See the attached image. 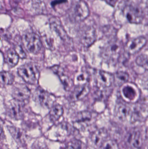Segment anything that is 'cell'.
Masks as SVG:
<instances>
[{"label": "cell", "mask_w": 148, "mask_h": 149, "mask_svg": "<svg viewBox=\"0 0 148 149\" xmlns=\"http://www.w3.org/2000/svg\"><path fill=\"white\" fill-rule=\"evenodd\" d=\"M123 17L128 22L133 24H140L143 19V12L141 7L134 3L123 1L120 8Z\"/></svg>", "instance_id": "1"}, {"label": "cell", "mask_w": 148, "mask_h": 149, "mask_svg": "<svg viewBox=\"0 0 148 149\" xmlns=\"http://www.w3.org/2000/svg\"><path fill=\"white\" fill-rule=\"evenodd\" d=\"M90 14L87 3L83 0H78L73 4L70 12V17L73 22H81L86 20Z\"/></svg>", "instance_id": "2"}, {"label": "cell", "mask_w": 148, "mask_h": 149, "mask_svg": "<svg viewBox=\"0 0 148 149\" xmlns=\"http://www.w3.org/2000/svg\"><path fill=\"white\" fill-rule=\"evenodd\" d=\"M122 51V46L117 40H113L108 43L103 50V56L107 62L116 63L119 59Z\"/></svg>", "instance_id": "3"}, {"label": "cell", "mask_w": 148, "mask_h": 149, "mask_svg": "<svg viewBox=\"0 0 148 149\" xmlns=\"http://www.w3.org/2000/svg\"><path fill=\"white\" fill-rule=\"evenodd\" d=\"M39 71L32 63L23 65L18 68L17 72L19 76L27 83L35 85L38 81Z\"/></svg>", "instance_id": "4"}, {"label": "cell", "mask_w": 148, "mask_h": 149, "mask_svg": "<svg viewBox=\"0 0 148 149\" xmlns=\"http://www.w3.org/2000/svg\"><path fill=\"white\" fill-rule=\"evenodd\" d=\"M22 42L27 51L33 54L39 53L42 47L40 37L34 32L25 34L23 36Z\"/></svg>", "instance_id": "5"}, {"label": "cell", "mask_w": 148, "mask_h": 149, "mask_svg": "<svg viewBox=\"0 0 148 149\" xmlns=\"http://www.w3.org/2000/svg\"><path fill=\"white\" fill-rule=\"evenodd\" d=\"M33 99L42 107L47 108H51L55 100L54 95L40 87L35 91Z\"/></svg>", "instance_id": "6"}, {"label": "cell", "mask_w": 148, "mask_h": 149, "mask_svg": "<svg viewBox=\"0 0 148 149\" xmlns=\"http://www.w3.org/2000/svg\"><path fill=\"white\" fill-rule=\"evenodd\" d=\"M97 33L96 30L92 26H86L82 30L80 35V42L84 47L91 46L96 41Z\"/></svg>", "instance_id": "7"}, {"label": "cell", "mask_w": 148, "mask_h": 149, "mask_svg": "<svg viewBox=\"0 0 148 149\" xmlns=\"http://www.w3.org/2000/svg\"><path fill=\"white\" fill-rule=\"evenodd\" d=\"M92 118V113L89 111H83L77 113L73 121L75 128L79 130L85 129L90 125Z\"/></svg>", "instance_id": "8"}, {"label": "cell", "mask_w": 148, "mask_h": 149, "mask_svg": "<svg viewBox=\"0 0 148 149\" xmlns=\"http://www.w3.org/2000/svg\"><path fill=\"white\" fill-rule=\"evenodd\" d=\"M21 102L14 99L8 102L6 105L7 115L12 119L19 120L23 117L22 105Z\"/></svg>", "instance_id": "9"}, {"label": "cell", "mask_w": 148, "mask_h": 149, "mask_svg": "<svg viewBox=\"0 0 148 149\" xmlns=\"http://www.w3.org/2000/svg\"><path fill=\"white\" fill-rule=\"evenodd\" d=\"M133 112L131 108L126 103L119 102L116 106L115 115L122 122H132Z\"/></svg>", "instance_id": "10"}, {"label": "cell", "mask_w": 148, "mask_h": 149, "mask_svg": "<svg viewBox=\"0 0 148 149\" xmlns=\"http://www.w3.org/2000/svg\"><path fill=\"white\" fill-rule=\"evenodd\" d=\"M147 43V39L144 37H139L129 40L125 45L124 49L130 55L138 53Z\"/></svg>", "instance_id": "11"}, {"label": "cell", "mask_w": 148, "mask_h": 149, "mask_svg": "<svg viewBox=\"0 0 148 149\" xmlns=\"http://www.w3.org/2000/svg\"><path fill=\"white\" fill-rule=\"evenodd\" d=\"M31 94L30 90L23 84L17 83L13 87L12 96L13 99L21 102H24L28 100Z\"/></svg>", "instance_id": "12"}, {"label": "cell", "mask_w": 148, "mask_h": 149, "mask_svg": "<svg viewBox=\"0 0 148 149\" xmlns=\"http://www.w3.org/2000/svg\"><path fill=\"white\" fill-rule=\"evenodd\" d=\"M96 78L97 85L103 88L109 87L114 82V75L104 71H97Z\"/></svg>", "instance_id": "13"}, {"label": "cell", "mask_w": 148, "mask_h": 149, "mask_svg": "<svg viewBox=\"0 0 148 149\" xmlns=\"http://www.w3.org/2000/svg\"><path fill=\"white\" fill-rule=\"evenodd\" d=\"M50 28L55 31L60 37L65 42H69L70 38L65 31L61 20L56 17H52L49 19Z\"/></svg>", "instance_id": "14"}, {"label": "cell", "mask_w": 148, "mask_h": 149, "mask_svg": "<svg viewBox=\"0 0 148 149\" xmlns=\"http://www.w3.org/2000/svg\"><path fill=\"white\" fill-rule=\"evenodd\" d=\"M89 91L90 87L87 83L77 85L70 95V100L76 102L82 100L88 94Z\"/></svg>", "instance_id": "15"}, {"label": "cell", "mask_w": 148, "mask_h": 149, "mask_svg": "<svg viewBox=\"0 0 148 149\" xmlns=\"http://www.w3.org/2000/svg\"><path fill=\"white\" fill-rule=\"evenodd\" d=\"M108 133L104 129H100L94 131L90 136V141L94 147L100 148L103 143L107 140Z\"/></svg>", "instance_id": "16"}, {"label": "cell", "mask_w": 148, "mask_h": 149, "mask_svg": "<svg viewBox=\"0 0 148 149\" xmlns=\"http://www.w3.org/2000/svg\"><path fill=\"white\" fill-rule=\"evenodd\" d=\"M144 138L141 132L139 130L132 131L129 136L128 142L129 144L136 149H141L143 147Z\"/></svg>", "instance_id": "17"}, {"label": "cell", "mask_w": 148, "mask_h": 149, "mask_svg": "<svg viewBox=\"0 0 148 149\" xmlns=\"http://www.w3.org/2000/svg\"><path fill=\"white\" fill-rule=\"evenodd\" d=\"M8 130L15 141L21 146L26 145V135L22 130L13 126H8Z\"/></svg>", "instance_id": "18"}, {"label": "cell", "mask_w": 148, "mask_h": 149, "mask_svg": "<svg viewBox=\"0 0 148 149\" xmlns=\"http://www.w3.org/2000/svg\"><path fill=\"white\" fill-rule=\"evenodd\" d=\"M52 70L59 76L60 80L63 84L65 89L70 90L73 86V82L70 78L64 73L63 69L59 66H54L52 67Z\"/></svg>", "instance_id": "19"}, {"label": "cell", "mask_w": 148, "mask_h": 149, "mask_svg": "<svg viewBox=\"0 0 148 149\" xmlns=\"http://www.w3.org/2000/svg\"><path fill=\"white\" fill-rule=\"evenodd\" d=\"M63 113V109L61 105L54 104L50 108L49 113L50 119L52 122L58 120Z\"/></svg>", "instance_id": "20"}, {"label": "cell", "mask_w": 148, "mask_h": 149, "mask_svg": "<svg viewBox=\"0 0 148 149\" xmlns=\"http://www.w3.org/2000/svg\"><path fill=\"white\" fill-rule=\"evenodd\" d=\"M19 56L14 49H10L6 53V60L9 68L15 67L18 63Z\"/></svg>", "instance_id": "21"}, {"label": "cell", "mask_w": 148, "mask_h": 149, "mask_svg": "<svg viewBox=\"0 0 148 149\" xmlns=\"http://www.w3.org/2000/svg\"><path fill=\"white\" fill-rule=\"evenodd\" d=\"M114 82L117 86H121L128 81L129 79V75L127 72L119 71L114 75Z\"/></svg>", "instance_id": "22"}, {"label": "cell", "mask_w": 148, "mask_h": 149, "mask_svg": "<svg viewBox=\"0 0 148 149\" xmlns=\"http://www.w3.org/2000/svg\"><path fill=\"white\" fill-rule=\"evenodd\" d=\"M14 76L11 72L2 71L1 73V84L3 85H11L14 82Z\"/></svg>", "instance_id": "23"}, {"label": "cell", "mask_w": 148, "mask_h": 149, "mask_svg": "<svg viewBox=\"0 0 148 149\" xmlns=\"http://www.w3.org/2000/svg\"><path fill=\"white\" fill-rule=\"evenodd\" d=\"M122 91L124 96L129 100H134L137 95L135 89L129 86H125Z\"/></svg>", "instance_id": "24"}, {"label": "cell", "mask_w": 148, "mask_h": 149, "mask_svg": "<svg viewBox=\"0 0 148 149\" xmlns=\"http://www.w3.org/2000/svg\"><path fill=\"white\" fill-rule=\"evenodd\" d=\"M136 62L137 65L148 71V55L145 54L140 55L136 58Z\"/></svg>", "instance_id": "25"}, {"label": "cell", "mask_w": 148, "mask_h": 149, "mask_svg": "<svg viewBox=\"0 0 148 149\" xmlns=\"http://www.w3.org/2000/svg\"><path fill=\"white\" fill-rule=\"evenodd\" d=\"M65 149H83L82 143L78 139H72L67 143Z\"/></svg>", "instance_id": "26"}, {"label": "cell", "mask_w": 148, "mask_h": 149, "mask_svg": "<svg viewBox=\"0 0 148 149\" xmlns=\"http://www.w3.org/2000/svg\"><path fill=\"white\" fill-rule=\"evenodd\" d=\"M101 149H119L118 143L114 140H107L100 148Z\"/></svg>", "instance_id": "27"}, {"label": "cell", "mask_w": 148, "mask_h": 149, "mask_svg": "<svg viewBox=\"0 0 148 149\" xmlns=\"http://www.w3.org/2000/svg\"><path fill=\"white\" fill-rule=\"evenodd\" d=\"M14 49L19 56V57L21 58H26L27 55L21 45H15Z\"/></svg>", "instance_id": "28"}, {"label": "cell", "mask_w": 148, "mask_h": 149, "mask_svg": "<svg viewBox=\"0 0 148 149\" xmlns=\"http://www.w3.org/2000/svg\"><path fill=\"white\" fill-rule=\"evenodd\" d=\"M68 0H53L50 3V5L53 8H54L58 5L67 3Z\"/></svg>", "instance_id": "29"}, {"label": "cell", "mask_w": 148, "mask_h": 149, "mask_svg": "<svg viewBox=\"0 0 148 149\" xmlns=\"http://www.w3.org/2000/svg\"><path fill=\"white\" fill-rule=\"evenodd\" d=\"M33 149H47L45 144L41 142H35L33 145Z\"/></svg>", "instance_id": "30"}, {"label": "cell", "mask_w": 148, "mask_h": 149, "mask_svg": "<svg viewBox=\"0 0 148 149\" xmlns=\"http://www.w3.org/2000/svg\"><path fill=\"white\" fill-rule=\"evenodd\" d=\"M77 79L80 81H87L88 79V74L87 73H83L81 74H80L77 77Z\"/></svg>", "instance_id": "31"}, {"label": "cell", "mask_w": 148, "mask_h": 149, "mask_svg": "<svg viewBox=\"0 0 148 149\" xmlns=\"http://www.w3.org/2000/svg\"><path fill=\"white\" fill-rule=\"evenodd\" d=\"M112 7H114L118 0H103Z\"/></svg>", "instance_id": "32"}]
</instances>
